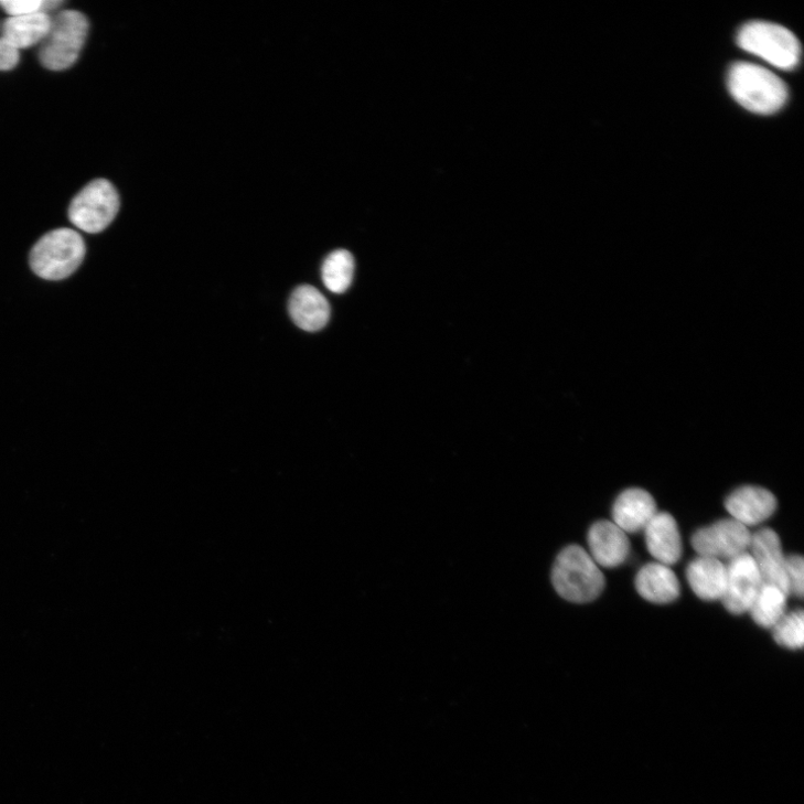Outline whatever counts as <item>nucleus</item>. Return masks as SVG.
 I'll list each match as a JSON object with an SVG mask.
<instances>
[{
  "mask_svg": "<svg viewBox=\"0 0 804 804\" xmlns=\"http://www.w3.org/2000/svg\"><path fill=\"white\" fill-rule=\"evenodd\" d=\"M728 85L736 101L757 115H773L787 101L785 83L771 71L757 64L739 62L732 65Z\"/></svg>",
  "mask_w": 804,
  "mask_h": 804,
  "instance_id": "obj_1",
  "label": "nucleus"
},
{
  "mask_svg": "<svg viewBox=\"0 0 804 804\" xmlns=\"http://www.w3.org/2000/svg\"><path fill=\"white\" fill-rule=\"evenodd\" d=\"M553 585L558 594L573 603H588L603 591L605 580L590 555L579 546H569L557 557Z\"/></svg>",
  "mask_w": 804,
  "mask_h": 804,
  "instance_id": "obj_2",
  "label": "nucleus"
},
{
  "mask_svg": "<svg viewBox=\"0 0 804 804\" xmlns=\"http://www.w3.org/2000/svg\"><path fill=\"white\" fill-rule=\"evenodd\" d=\"M85 253L84 239L77 232L60 228L47 233L35 244L30 264L41 279L61 281L77 270Z\"/></svg>",
  "mask_w": 804,
  "mask_h": 804,
  "instance_id": "obj_3",
  "label": "nucleus"
},
{
  "mask_svg": "<svg viewBox=\"0 0 804 804\" xmlns=\"http://www.w3.org/2000/svg\"><path fill=\"white\" fill-rule=\"evenodd\" d=\"M738 44L769 64L785 71L796 67L801 44L787 29L768 22H750L738 34Z\"/></svg>",
  "mask_w": 804,
  "mask_h": 804,
  "instance_id": "obj_4",
  "label": "nucleus"
},
{
  "mask_svg": "<svg viewBox=\"0 0 804 804\" xmlns=\"http://www.w3.org/2000/svg\"><path fill=\"white\" fill-rule=\"evenodd\" d=\"M88 21L77 11H63L52 19L49 34L41 43L40 61L51 71L69 68L78 58L88 34Z\"/></svg>",
  "mask_w": 804,
  "mask_h": 804,
  "instance_id": "obj_5",
  "label": "nucleus"
},
{
  "mask_svg": "<svg viewBox=\"0 0 804 804\" xmlns=\"http://www.w3.org/2000/svg\"><path fill=\"white\" fill-rule=\"evenodd\" d=\"M119 210L120 197L115 186L106 179H96L72 201L68 218L78 229L98 234L115 221Z\"/></svg>",
  "mask_w": 804,
  "mask_h": 804,
  "instance_id": "obj_6",
  "label": "nucleus"
},
{
  "mask_svg": "<svg viewBox=\"0 0 804 804\" xmlns=\"http://www.w3.org/2000/svg\"><path fill=\"white\" fill-rule=\"evenodd\" d=\"M751 542L752 534L746 525L733 518H726L696 530L692 546L700 557L730 561L747 554Z\"/></svg>",
  "mask_w": 804,
  "mask_h": 804,
  "instance_id": "obj_7",
  "label": "nucleus"
},
{
  "mask_svg": "<svg viewBox=\"0 0 804 804\" xmlns=\"http://www.w3.org/2000/svg\"><path fill=\"white\" fill-rule=\"evenodd\" d=\"M762 579L751 554H743L727 566V588L722 602L732 614L749 612Z\"/></svg>",
  "mask_w": 804,
  "mask_h": 804,
  "instance_id": "obj_8",
  "label": "nucleus"
},
{
  "mask_svg": "<svg viewBox=\"0 0 804 804\" xmlns=\"http://www.w3.org/2000/svg\"><path fill=\"white\" fill-rule=\"evenodd\" d=\"M752 558L760 572L762 585L779 588L787 597L790 587L785 572V558L779 535L771 528H762L752 534Z\"/></svg>",
  "mask_w": 804,
  "mask_h": 804,
  "instance_id": "obj_9",
  "label": "nucleus"
},
{
  "mask_svg": "<svg viewBox=\"0 0 804 804\" xmlns=\"http://www.w3.org/2000/svg\"><path fill=\"white\" fill-rule=\"evenodd\" d=\"M588 546L597 566L607 569L621 566L631 553L628 534L610 521H599L590 527Z\"/></svg>",
  "mask_w": 804,
  "mask_h": 804,
  "instance_id": "obj_10",
  "label": "nucleus"
},
{
  "mask_svg": "<svg viewBox=\"0 0 804 804\" xmlns=\"http://www.w3.org/2000/svg\"><path fill=\"white\" fill-rule=\"evenodd\" d=\"M657 513L654 497L642 489L623 491L612 507L613 523L624 533L645 529Z\"/></svg>",
  "mask_w": 804,
  "mask_h": 804,
  "instance_id": "obj_11",
  "label": "nucleus"
},
{
  "mask_svg": "<svg viewBox=\"0 0 804 804\" xmlns=\"http://www.w3.org/2000/svg\"><path fill=\"white\" fill-rule=\"evenodd\" d=\"M776 506L775 496L759 486L740 487L726 501V507L732 518L747 527L769 519L776 511Z\"/></svg>",
  "mask_w": 804,
  "mask_h": 804,
  "instance_id": "obj_12",
  "label": "nucleus"
},
{
  "mask_svg": "<svg viewBox=\"0 0 804 804\" xmlns=\"http://www.w3.org/2000/svg\"><path fill=\"white\" fill-rule=\"evenodd\" d=\"M644 530L647 549L658 564L669 567L680 560L682 536L671 514L657 513Z\"/></svg>",
  "mask_w": 804,
  "mask_h": 804,
  "instance_id": "obj_13",
  "label": "nucleus"
},
{
  "mask_svg": "<svg viewBox=\"0 0 804 804\" xmlns=\"http://www.w3.org/2000/svg\"><path fill=\"white\" fill-rule=\"evenodd\" d=\"M686 578L699 599L722 600L727 588V566L718 559L699 556L688 565Z\"/></svg>",
  "mask_w": 804,
  "mask_h": 804,
  "instance_id": "obj_14",
  "label": "nucleus"
},
{
  "mask_svg": "<svg viewBox=\"0 0 804 804\" xmlns=\"http://www.w3.org/2000/svg\"><path fill=\"white\" fill-rule=\"evenodd\" d=\"M289 310L294 323L308 332L322 330L331 315L328 300L311 286H301L293 292Z\"/></svg>",
  "mask_w": 804,
  "mask_h": 804,
  "instance_id": "obj_15",
  "label": "nucleus"
},
{
  "mask_svg": "<svg viewBox=\"0 0 804 804\" xmlns=\"http://www.w3.org/2000/svg\"><path fill=\"white\" fill-rule=\"evenodd\" d=\"M639 593L647 601L657 604L674 602L680 596V583L669 567L648 564L637 573L635 580Z\"/></svg>",
  "mask_w": 804,
  "mask_h": 804,
  "instance_id": "obj_16",
  "label": "nucleus"
},
{
  "mask_svg": "<svg viewBox=\"0 0 804 804\" xmlns=\"http://www.w3.org/2000/svg\"><path fill=\"white\" fill-rule=\"evenodd\" d=\"M51 25V17L43 12L10 18L3 25L2 39L18 51L29 49L43 42Z\"/></svg>",
  "mask_w": 804,
  "mask_h": 804,
  "instance_id": "obj_17",
  "label": "nucleus"
},
{
  "mask_svg": "<svg viewBox=\"0 0 804 804\" xmlns=\"http://www.w3.org/2000/svg\"><path fill=\"white\" fill-rule=\"evenodd\" d=\"M787 596L779 588L762 585L749 612L760 628L773 629L785 614Z\"/></svg>",
  "mask_w": 804,
  "mask_h": 804,
  "instance_id": "obj_18",
  "label": "nucleus"
},
{
  "mask_svg": "<svg viewBox=\"0 0 804 804\" xmlns=\"http://www.w3.org/2000/svg\"><path fill=\"white\" fill-rule=\"evenodd\" d=\"M354 276V258L345 249L331 253L322 266V280L325 288L335 294L344 293Z\"/></svg>",
  "mask_w": 804,
  "mask_h": 804,
  "instance_id": "obj_19",
  "label": "nucleus"
},
{
  "mask_svg": "<svg viewBox=\"0 0 804 804\" xmlns=\"http://www.w3.org/2000/svg\"><path fill=\"white\" fill-rule=\"evenodd\" d=\"M773 637L787 650H801L804 644V613L802 609L784 614L774 625Z\"/></svg>",
  "mask_w": 804,
  "mask_h": 804,
  "instance_id": "obj_20",
  "label": "nucleus"
},
{
  "mask_svg": "<svg viewBox=\"0 0 804 804\" xmlns=\"http://www.w3.org/2000/svg\"><path fill=\"white\" fill-rule=\"evenodd\" d=\"M785 572L790 587V594L803 598L804 591V561L801 556H789L785 558Z\"/></svg>",
  "mask_w": 804,
  "mask_h": 804,
  "instance_id": "obj_21",
  "label": "nucleus"
},
{
  "mask_svg": "<svg viewBox=\"0 0 804 804\" xmlns=\"http://www.w3.org/2000/svg\"><path fill=\"white\" fill-rule=\"evenodd\" d=\"M0 6L11 18H20L43 12L44 2L42 0H7Z\"/></svg>",
  "mask_w": 804,
  "mask_h": 804,
  "instance_id": "obj_22",
  "label": "nucleus"
},
{
  "mask_svg": "<svg viewBox=\"0 0 804 804\" xmlns=\"http://www.w3.org/2000/svg\"><path fill=\"white\" fill-rule=\"evenodd\" d=\"M20 62V51L0 39V71H11Z\"/></svg>",
  "mask_w": 804,
  "mask_h": 804,
  "instance_id": "obj_23",
  "label": "nucleus"
}]
</instances>
